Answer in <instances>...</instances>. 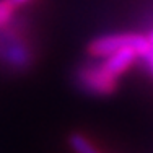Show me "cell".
<instances>
[{"label":"cell","mask_w":153,"mask_h":153,"mask_svg":"<svg viewBox=\"0 0 153 153\" xmlns=\"http://www.w3.org/2000/svg\"><path fill=\"white\" fill-rule=\"evenodd\" d=\"M34 46L30 38V23L15 15L7 26L0 28V68L8 74H25L34 65Z\"/></svg>","instance_id":"cell-1"},{"label":"cell","mask_w":153,"mask_h":153,"mask_svg":"<svg viewBox=\"0 0 153 153\" xmlns=\"http://www.w3.org/2000/svg\"><path fill=\"white\" fill-rule=\"evenodd\" d=\"M124 47L135 49L140 54V57H145L153 49L145 34H138V33H112V34H104L93 39L88 46V52L94 59H103V57H106L119 49H124Z\"/></svg>","instance_id":"cell-2"},{"label":"cell","mask_w":153,"mask_h":153,"mask_svg":"<svg viewBox=\"0 0 153 153\" xmlns=\"http://www.w3.org/2000/svg\"><path fill=\"white\" fill-rule=\"evenodd\" d=\"M75 83L83 91L94 96H106L117 88V78L108 74L100 62H85L75 70Z\"/></svg>","instance_id":"cell-3"},{"label":"cell","mask_w":153,"mask_h":153,"mask_svg":"<svg viewBox=\"0 0 153 153\" xmlns=\"http://www.w3.org/2000/svg\"><path fill=\"white\" fill-rule=\"evenodd\" d=\"M138 59H140V54L135 49H132V47H124V49L116 51V52L109 54V56L103 57L100 60L103 64V67L106 68L108 74H111L114 78L119 80Z\"/></svg>","instance_id":"cell-4"},{"label":"cell","mask_w":153,"mask_h":153,"mask_svg":"<svg viewBox=\"0 0 153 153\" xmlns=\"http://www.w3.org/2000/svg\"><path fill=\"white\" fill-rule=\"evenodd\" d=\"M68 142H70V147L74 148L76 153H100L96 150V147H94L85 135H82V134H74V135H70Z\"/></svg>","instance_id":"cell-5"},{"label":"cell","mask_w":153,"mask_h":153,"mask_svg":"<svg viewBox=\"0 0 153 153\" xmlns=\"http://www.w3.org/2000/svg\"><path fill=\"white\" fill-rule=\"evenodd\" d=\"M18 7L13 3V0H0V28L7 26L13 16L16 15Z\"/></svg>","instance_id":"cell-6"},{"label":"cell","mask_w":153,"mask_h":153,"mask_svg":"<svg viewBox=\"0 0 153 153\" xmlns=\"http://www.w3.org/2000/svg\"><path fill=\"white\" fill-rule=\"evenodd\" d=\"M145 60H147V64H148V67H150V70L153 72V49L150 51V52L147 54V56L143 57Z\"/></svg>","instance_id":"cell-7"},{"label":"cell","mask_w":153,"mask_h":153,"mask_svg":"<svg viewBox=\"0 0 153 153\" xmlns=\"http://www.w3.org/2000/svg\"><path fill=\"white\" fill-rule=\"evenodd\" d=\"M26 2H30V0H13V3H15L16 7H20V5H23V3H26Z\"/></svg>","instance_id":"cell-8"},{"label":"cell","mask_w":153,"mask_h":153,"mask_svg":"<svg viewBox=\"0 0 153 153\" xmlns=\"http://www.w3.org/2000/svg\"><path fill=\"white\" fill-rule=\"evenodd\" d=\"M147 38H148V41H150V44H152V47H153V30L147 34Z\"/></svg>","instance_id":"cell-9"}]
</instances>
